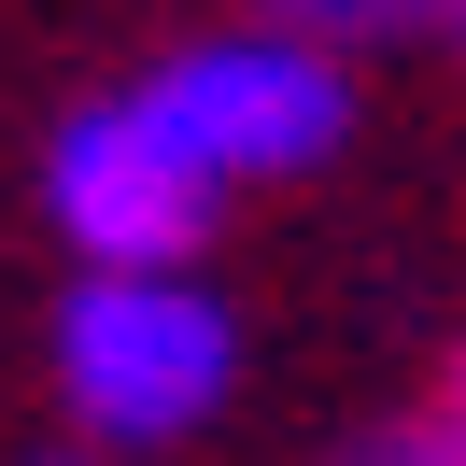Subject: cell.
Instances as JSON below:
<instances>
[{"label": "cell", "mask_w": 466, "mask_h": 466, "mask_svg": "<svg viewBox=\"0 0 466 466\" xmlns=\"http://www.w3.org/2000/svg\"><path fill=\"white\" fill-rule=\"evenodd\" d=\"M57 410H71V452H170L227 410L240 381V325L198 268H71L57 297Z\"/></svg>", "instance_id": "1"}, {"label": "cell", "mask_w": 466, "mask_h": 466, "mask_svg": "<svg viewBox=\"0 0 466 466\" xmlns=\"http://www.w3.org/2000/svg\"><path fill=\"white\" fill-rule=\"evenodd\" d=\"M142 114L212 170V198H240V184H297V170H325L353 142V71H339V43L255 15V29L170 43L142 71Z\"/></svg>", "instance_id": "2"}, {"label": "cell", "mask_w": 466, "mask_h": 466, "mask_svg": "<svg viewBox=\"0 0 466 466\" xmlns=\"http://www.w3.org/2000/svg\"><path fill=\"white\" fill-rule=\"evenodd\" d=\"M43 212H57L71 268H198V240H212L227 198H212V170L142 114V86H114V99H86V114L43 142Z\"/></svg>", "instance_id": "3"}, {"label": "cell", "mask_w": 466, "mask_h": 466, "mask_svg": "<svg viewBox=\"0 0 466 466\" xmlns=\"http://www.w3.org/2000/svg\"><path fill=\"white\" fill-rule=\"evenodd\" d=\"M268 29H311V43H396V29H424V0H268Z\"/></svg>", "instance_id": "4"}, {"label": "cell", "mask_w": 466, "mask_h": 466, "mask_svg": "<svg viewBox=\"0 0 466 466\" xmlns=\"http://www.w3.org/2000/svg\"><path fill=\"white\" fill-rule=\"evenodd\" d=\"M339 466H466V438L438 424V410H410V424H381V438H353Z\"/></svg>", "instance_id": "5"}, {"label": "cell", "mask_w": 466, "mask_h": 466, "mask_svg": "<svg viewBox=\"0 0 466 466\" xmlns=\"http://www.w3.org/2000/svg\"><path fill=\"white\" fill-rule=\"evenodd\" d=\"M424 410H438V424H452V438H466V339H452V353H438V396H424Z\"/></svg>", "instance_id": "6"}, {"label": "cell", "mask_w": 466, "mask_h": 466, "mask_svg": "<svg viewBox=\"0 0 466 466\" xmlns=\"http://www.w3.org/2000/svg\"><path fill=\"white\" fill-rule=\"evenodd\" d=\"M424 43H452V57H466V0H424Z\"/></svg>", "instance_id": "7"}, {"label": "cell", "mask_w": 466, "mask_h": 466, "mask_svg": "<svg viewBox=\"0 0 466 466\" xmlns=\"http://www.w3.org/2000/svg\"><path fill=\"white\" fill-rule=\"evenodd\" d=\"M43 466H114V452H43Z\"/></svg>", "instance_id": "8"}]
</instances>
